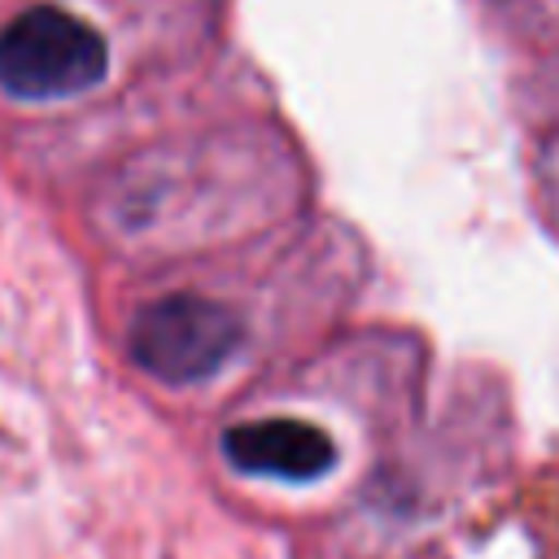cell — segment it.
<instances>
[{
	"instance_id": "7a4b0ae2",
	"label": "cell",
	"mask_w": 559,
	"mask_h": 559,
	"mask_svg": "<svg viewBox=\"0 0 559 559\" xmlns=\"http://www.w3.org/2000/svg\"><path fill=\"white\" fill-rule=\"evenodd\" d=\"M240 332L245 328L227 306H218L210 297L175 293V297H162L135 314L131 354L157 380L192 384L231 358V349L240 345Z\"/></svg>"
},
{
	"instance_id": "6da1fadb",
	"label": "cell",
	"mask_w": 559,
	"mask_h": 559,
	"mask_svg": "<svg viewBox=\"0 0 559 559\" xmlns=\"http://www.w3.org/2000/svg\"><path fill=\"white\" fill-rule=\"evenodd\" d=\"M105 39L66 9L35 4L0 31V87L22 100L74 96L100 83Z\"/></svg>"
},
{
	"instance_id": "3957f363",
	"label": "cell",
	"mask_w": 559,
	"mask_h": 559,
	"mask_svg": "<svg viewBox=\"0 0 559 559\" xmlns=\"http://www.w3.org/2000/svg\"><path fill=\"white\" fill-rule=\"evenodd\" d=\"M223 454L240 472L280 476V480H314L332 467L336 450L323 428L301 419H258L240 424L223 437Z\"/></svg>"
}]
</instances>
